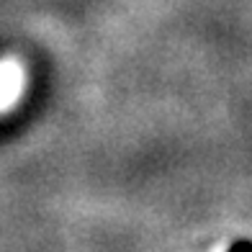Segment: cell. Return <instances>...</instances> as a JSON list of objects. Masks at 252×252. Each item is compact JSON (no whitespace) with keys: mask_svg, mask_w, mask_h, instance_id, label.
<instances>
[{"mask_svg":"<svg viewBox=\"0 0 252 252\" xmlns=\"http://www.w3.org/2000/svg\"><path fill=\"white\" fill-rule=\"evenodd\" d=\"M26 90V67L18 60H0V113H5L21 100Z\"/></svg>","mask_w":252,"mask_h":252,"instance_id":"obj_1","label":"cell"}]
</instances>
